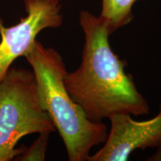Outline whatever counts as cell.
<instances>
[{
  "instance_id": "obj_1",
  "label": "cell",
  "mask_w": 161,
  "mask_h": 161,
  "mask_svg": "<svg viewBox=\"0 0 161 161\" xmlns=\"http://www.w3.org/2000/svg\"><path fill=\"white\" fill-rule=\"evenodd\" d=\"M79 23L84 35L81 63L66 72L64 84L71 98L93 122H102L115 114L147 115L149 106L125 70V62L113 51L111 35L102 17L82 11Z\"/></svg>"
},
{
  "instance_id": "obj_2",
  "label": "cell",
  "mask_w": 161,
  "mask_h": 161,
  "mask_svg": "<svg viewBox=\"0 0 161 161\" xmlns=\"http://www.w3.org/2000/svg\"><path fill=\"white\" fill-rule=\"evenodd\" d=\"M31 66L43 109L62 138L69 161H88L92 148L104 143L108 128L93 122L71 98L64 84L66 65L57 50L36 40L24 56Z\"/></svg>"
},
{
  "instance_id": "obj_3",
  "label": "cell",
  "mask_w": 161,
  "mask_h": 161,
  "mask_svg": "<svg viewBox=\"0 0 161 161\" xmlns=\"http://www.w3.org/2000/svg\"><path fill=\"white\" fill-rule=\"evenodd\" d=\"M55 130L32 70L11 66L0 81V161L14 160L23 152L25 148L16 147L23 136Z\"/></svg>"
},
{
  "instance_id": "obj_4",
  "label": "cell",
  "mask_w": 161,
  "mask_h": 161,
  "mask_svg": "<svg viewBox=\"0 0 161 161\" xmlns=\"http://www.w3.org/2000/svg\"><path fill=\"white\" fill-rule=\"evenodd\" d=\"M27 15L5 27L0 18V81L18 58L29 51L40 31L63 24L60 0H24Z\"/></svg>"
},
{
  "instance_id": "obj_5",
  "label": "cell",
  "mask_w": 161,
  "mask_h": 161,
  "mask_svg": "<svg viewBox=\"0 0 161 161\" xmlns=\"http://www.w3.org/2000/svg\"><path fill=\"white\" fill-rule=\"evenodd\" d=\"M110 129L104 146L88 161H126L136 150L161 146V106L155 117L136 121L127 114L110 119Z\"/></svg>"
},
{
  "instance_id": "obj_6",
  "label": "cell",
  "mask_w": 161,
  "mask_h": 161,
  "mask_svg": "<svg viewBox=\"0 0 161 161\" xmlns=\"http://www.w3.org/2000/svg\"><path fill=\"white\" fill-rule=\"evenodd\" d=\"M136 0H102L99 17L105 20L110 33L131 22L132 8Z\"/></svg>"
},
{
  "instance_id": "obj_7",
  "label": "cell",
  "mask_w": 161,
  "mask_h": 161,
  "mask_svg": "<svg viewBox=\"0 0 161 161\" xmlns=\"http://www.w3.org/2000/svg\"><path fill=\"white\" fill-rule=\"evenodd\" d=\"M49 132H43L39 134L33 144L29 148H25L23 152L17 156L15 160L19 161H33L44 160L46 152L49 142Z\"/></svg>"
}]
</instances>
